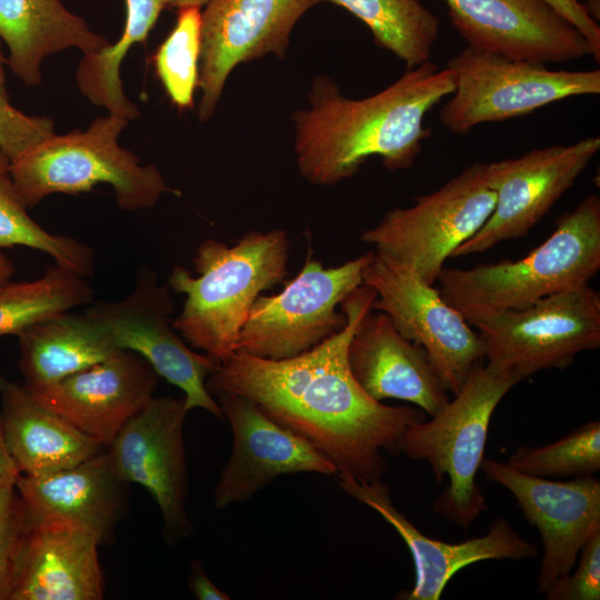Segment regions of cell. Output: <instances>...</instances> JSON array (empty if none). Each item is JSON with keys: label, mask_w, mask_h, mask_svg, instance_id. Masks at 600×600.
I'll use <instances>...</instances> for the list:
<instances>
[{"label": "cell", "mask_w": 600, "mask_h": 600, "mask_svg": "<svg viewBox=\"0 0 600 600\" xmlns=\"http://www.w3.org/2000/svg\"><path fill=\"white\" fill-rule=\"evenodd\" d=\"M374 251L324 268L308 257L281 292L259 296L238 338L237 351L270 360L302 354L339 332L347 322L338 306L363 284Z\"/></svg>", "instance_id": "30bf717a"}, {"label": "cell", "mask_w": 600, "mask_h": 600, "mask_svg": "<svg viewBox=\"0 0 600 600\" xmlns=\"http://www.w3.org/2000/svg\"><path fill=\"white\" fill-rule=\"evenodd\" d=\"M522 380L488 363L477 366L453 400L431 419L410 426L399 441V453L429 463L434 479L449 484L436 499L433 511L456 526L469 528L487 510L476 482L491 417L501 399Z\"/></svg>", "instance_id": "5b68a950"}, {"label": "cell", "mask_w": 600, "mask_h": 600, "mask_svg": "<svg viewBox=\"0 0 600 600\" xmlns=\"http://www.w3.org/2000/svg\"><path fill=\"white\" fill-rule=\"evenodd\" d=\"M0 402L4 446L20 474L56 472L107 448L42 406L23 384L3 374Z\"/></svg>", "instance_id": "cb8c5ba5"}, {"label": "cell", "mask_w": 600, "mask_h": 600, "mask_svg": "<svg viewBox=\"0 0 600 600\" xmlns=\"http://www.w3.org/2000/svg\"><path fill=\"white\" fill-rule=\"evenodd\" d=\"M157 377L141 356L122 349L57 383L27 390L47 409L108 447L153 397Z\"/></svg>", "instance_id": "ffe728a7"}, {"label": "cell", "mask_w": 600, "mask_h": 600, "mask_svg": "<svg viewBox=\"0 0 600 600\" xmlns=\"http://www.w3.org/2000/svg\"><path fill=\"white\" fill-rule=\"evenodd\" d=\"M170 291L168 283H159L154 270L143 266L128 297L96 303L84 313L109 331L119 349L141 356L158 376L181 389L189 411L200 408L223 420L219 403L206 386L219 363L191 350L173 329Z\"/></svg>", "instance_id": "7c38bea8"}, {"label": "cell", "mask_w": 600, "mask_h": 600, "mask_svg": "<svg viewBox=\"0 0 600 600\" xmlns=\"http://www.w3.org/2000/svg\"><path fill=\"white\" fill-rule=\"evenodd\" d=\"M350 371L373 400L398 399L416 404L430 417L448 401V391L422 347L406 339L389 317L369 312L348 347Z\"/></svg>", "instance_id": "603a6c76"}, {"label": "cell", "mask_w": 600, "mask_h": 600, "mask_svg": "<svg viewBox=\"0 0 600 600\" xmlns=\"http://www.w3.org/2000/svg\"><path fill=\"white\" fill-rule=\"evenodd\" d=\"M494 203L487 163L476 162L412 206L388 211L360 239L434 284L446 260L484 224Z\"/></svg>", "instance_id": "9c48e42d"}, {"label": "cell", "mask_w": 600, "mask_h": 600, "mask_svg": "<svg viewBox=\"0 0 600 600\" xmlns=\"http://www.w3.org/2000/svg\"><path fill=\"white\" fill-rule=\"evenodd\" d=\"M18 474H19V471L17 470L14 462L12 461L4 446L1 421H0V481L8 477L18 476Z\"/></svg>", "instance_id": "8d00e7d4"}, {"label": "cell", "mask_w": 600, "mask_h": 600, "mask_svg": "<svg viewBox=\"0 0 600 600\" xmlns=\"http://www.w3.org/2000/svg\"><path fill=\"white\" fill-rule=\"evenodd\" d=\"M336 477L347 494L378 512L408 547L414 564V584L397 599L438 600L451 578L469 564L484 560H522L538 553V548L521 538L503 518L494 519L481 537L458 543L432 539L394 506L391 489L381 479L366 480L348 472H338Z\"/></svg>", "instance_id": "ac0fdd59"}, {"label": "cell", "mask_w": 600, "mask_h": 600, "mask_svg": "<svg viewBox=\"0 0 600 600\" xmlns=\"http://www.w3.org/2000/svg\"><path fill=\"white\" fill-rule=\"evenodd\" d=\"M478 330L488 364L521 380L564 369L600 347V293L588 284L542 298L518 310L463 316Z\"/></svg>", "instance_id": "ba28073f"}, {"label": "cell", "mask_w": 600, "mask_h": 600, "mask_svg": "<svg viewBox=\"0 0 600 600\" xmlns=\"http://www.w3.org/2000/svg\"><path fill=\"white\" fill-rule=\"evenodd\" d=\"M363 284L377 297L372 309L386 313L406 339L423 348L446 390L458 393L486 359L478 331L414 270L374 251Z\"/></svg>", "instance_id": "8fae6325"}, {"label": "cell", "mask_w": 600, "mask_h": 600, "mask_svg": "<svg viewBox=\"0 0 600 600\" xmlns=\"http://www.w3.org/2000/svg\"><path fill=\"white\" fill-rule=\"evenodd\" d=\"M600 270V198L584 197L556 220L553 232L518 260L443 268V300L462 316L523 309L568 289L588 284Z\"/></svg>", "instance_id": "277c9868"}, {"label": "cell", "mask_w": 600, "mask_h": 600, "mask_svg": "<svg viewBox=\"0 0 600 600\" xmlns=\"http://www.w3.org/2000/svg\"><path fill=\"white\" fill-rule=\"evenodd\" d=\"M376 297L366 284L352 291L340 304L346 326L302 354L270 360L233 352L207 378V389L252 400L324 453L338 472L381 479L388 470L382 451L399 453L404 431L427 414L373 400L350 371L349 342Z\"/></svg>", "instance_id": "6da1fadb"}, {"label": "cell", "mask_w": 600, "mask_h": 600, "mask_svg": "<svg viewBox=\"0 0 600 600\" xmlns=\"http://www.w3.org/2000/svg\"><path fill=\"white\" fill-rule=\"evenodd\" d=\"M454 90L440 111V122L466 134L487 122L530 114L577 96L600 93V70H551L547 64L510 59L467 47L447 63Z\"/></svg>", "instance_id": "52a82bcc"}, {"label": "cell", "mask_w": 600, "mask_h": 600, "mask_svg": "<svg viewBox=\"0 0 600 600\" xmlns=\"http://www.w3.org/2000/svg\"><path fill=\"white\" fill-rule=\"evenodd\" d=\"M208 0H166V6L170 8L202 7Z\"/></svg>", "instance_id": "ab89813d"}, {"label": "cell", "mask_w": 600, "mask_h": 600, "mask_svg": "<svg viewBox=\"0 0 600 600\" xmlns=\"http://www.w3.org/2000/svg\"><path fill=\"white\" fill-rule=\"evenodd\" d=\"M216 396L233 437L231 456L214 490L217 509L250 499L279 476L338 474L324 453L276 422L252 400L229 392Z\"/></svg>", "instance_id": "e0dca14e"}, {"label": "cell", "mask_w": 600, "mask_h": 600, "mask_svg": "<svg viewBox=\"0 0 600 600\" xmlns=\"http://www.w3.org/2000/svg\"><path fill=\"white\" fill-rule=\"evenodd\" d=\"M18 476L0 481V600H9L16 559L29 524L16 487Z\"/></svg>", "instance_id": "1f68e13d"}, {"label": "cell", "mask_w": 600, "mask_h": 600, "mask_svg": "<svg viewBox=\"0 0 600 600\" xmlns=\"http://www.w3.org/2000/svg\"><path fill=\"white\" fill-rule=\"evenodd\" d=\"M289 239L282 229L252 230L234 244L209 238L197 249L198 276L173 267L168 284L186 300L172 320L173 329L191 347L218 363L237 351L239 333L264 290L287 277Z\"/></svg>", "instance_id": "3957f363"}, {"label": "cell", "mask_w": 600, "mask_h": 600, "mask_svg": "<svg viewBox=\"0 0 600 600\" xmlns=\"http://www.w3.org/2000/svg\"><path fill=\"white\" fill-rule=\"evenodd\" d=\"M453 90L451 70L430 61L364 99H349L329 77H317L309 107L292 116L301 176L330 187L353 177L370 157L391 171L412 167L431 133L423 126L427 113Z\"/></svg>", "instance_id": "7a4b0ae2"}, {"label": "cell", "mask_w": 600, "mask_h": 600, "mask_svg": "<svg viewBox=\"0 0 600 600\" xmlns=\"http://www.w3.org/2000/svg\"><path fill=\"white\" fill-rule=\"evenodd\" d=\"M14 272V264L0 248V289L11 282Z\"/></svg>", "instance_id": "74e56055"}, {"label": "cell", "mask_w": 600, "mask_h": 600, "mask_svg": "<svg viewBox=\"0 0 600 600\" xmlns=\"http://www.w3.org/2000/svg\"><path fill=\"white\" fill-rule=\"evenodd\" d=\"M201 11L179 9L176 26L154 54L156 72L170 100L180 110L192 108L199 81Z\"/></svg>", "instance_id": "4dcf8cb0"}, {"label": "cell", "mask_w": 600, "mask_h": 600, "mask_svg": "<svg viewBox=\"0 0 600 600\" xmlns=\"http://www.w3.org/2000/svg\"><path fill=\"white\" fill-rule=\"evenodd\" d=\"M574 572L557 581L544 594L548 600L600 599V530L593 533L579 553Z\"/></svg>", "instance_id": "836d02e7"}, {"label": "cell", "mask_w": 600, "mask_h": 600, "mask_svg": "<svg viewBox=\"0 0 600 600\" xmlns=\"http://www.w3.org/2000/svg\"><path fill=\"white\" fill-rule=\"evenodd\" d=\"M468 47L544 64L592 57L587 39L546 0H444Z\"/></svg>", "instance_id": "d6986e66"}, {"label": "cell", "mask_w": 600, "mask_h": 600, "mask_svg": "<svg viewBox=\"0 0 600 600\" xmlns=\"http://www.w3.org/2000/svg\"><path fill=\"white\" fill-rule=\"evenodd\" d=\"M128 482L107 448L80 463L41 476L20 474L16 487L29 522L61 521L111 543L127 504Z\"/></svg>", "instance_id": "44dd1931"}, {"label": "cell", "mask_w": 600, "mask_h": 600, "mask_svg": "<svg viewBox=\"0 0 600 600\" xmlns=\"http://www.w3.org/2000/svg\"><path fill=\"white\" fill-rule=\"evenodd\" d=\"M589 42L594 61H600V26L584 10L580 0H546Z\"/></svg>", "instance_id": "e575fe53"}, {"label": "cell", "mask_w": 600, "mask_h": 600, "mask_svg": "<svg viewBox=\"0 0 600 600\" xmlns=\"http://www.w3.org/2000/svg\"><path fill=\"white\" fill-rule=\"evenodd\" d=\"M24 387L39 390L101 362L119 349L109 331L88 317L62 312L18 334Z\"/></svg>", "instance_id": "484cf974"}, {"label": "cell", "mask_w": 600, "mask_h": 600, "mask_svg": "<svg viewBox=\"0 0 600 600\" xmlns=\"http://www.w3.org/2000/svg\"><path fill=\"white\" fill-rule=\"evenodd\" d=\"M189 573V588L198 600H230L231 597L220 590L207 576L203 566L191 560Z\"/></svg>", "instance_id": "d590c367"}, {"label": "cell", "mask_w": 600, "mask_h": 600, "mask_svg": "<svg viewBox=\"0 0 600 600\" xmlns=\"http://www.w3.org/2000/svg\"><path fill=\"white\" fill-rule=\"evenodd\" d=\"M581 4L583 6L587 13L599 23L600 21V0H582Z\"/></svg>", "instance_id": "f35d334b"}, {"label": "cell", "mask_w": 600, "mask_h": 600, "mask_svg": "<svg viewBox=\"0 0 600 600\" xmlns=\"http://www.w3.org/2000/svg\"><path fill=\"white\" fill-rule=\"evenodd\" d=\"M10 164L11 160L0 148V248H32L51 256L59 266L82 277H92L93 249L71 237L48 232L28 214L16 189Z\"/></svg>", "instance_id": "f1b7e54d"}, {"label": "cell", "mask_w": 600, "mask_h": 600, "mask_svg": "<svg viewBox=\"0 0 600 600\" xmlns=\"http://www.w3.org/2000/svg\"><path fill=\"white\" fill-rule=\"evenodd\" d=\"M92 294L88 278L57 263L33 281L9 282L0 289V337L18 336L39 321L87 304Z\"/></svg>", "instance_id": "83f0119b"}, {"label": "cell", "mask_w": 600, "mask_h": 600, "mask_svg": "<svg viewBox=\"0 0 600 600\" xmlns=\"http://www.w3.org/2000/svg\"><path fill=\"white\" fill-rule=\"evenodd\" d=\"M128 120L99 117L87 130L54 133L11 161L18 194L32 208L53 193L89 192L100 183L112 187L118 206L126 211L153 207L171 191L153 164L139 159L118 143Z\"/></svg>", "instance_id": "8992f818"}, {"label": "cell", "mask_w": 600, "mask_h": 600, "mask_svg": "<svg viewBox=\"0 0 600 600\" xmlns=\"http://www.w3.org/2000/svg\"><path fill=\"white\" fill-rule=\"evenodd\" d=\"M318 0H208L201 12L198 118L214 112L233 69L243 62L286 56L291 32Z\"/></svg>", "instance_id": "9a60e30c"}, {"label": "cell", "mask_w": 600, "mask_h": 600, "mask_svg": "<svg viewBox=\"0 0 600 600\" xmlns=\"http://www.w3.org/2000/svg\"><path fill=\"white\" fill-rule=\"evenodd\" d=\"M99 542L61 521L29 522L16 559L9 600H101Z\"/></svg>", "instance_id": "7402d4cb"}, {"label": "cell", "mask_w": 600, "mask_h": 600, "mask_svg": "<svg viewBox=\"0 0 600 600\" xmlns=\"http://www.w3.org/2000/svg\"><path fill=\"white\" fill-rule=\"evenodd\" d=\"M506 464L540 478L593 476L600 471V421L581 424L546 446L519 447Z\"/></svg>", "instance_id": "f546056e"}, {"label": "cell", "mask_w": 600, "mask_h": 600, "mask_svg": "<svg viewBox=\"0 0 600 600\" xmlns=\"http://www.w3.org/2000/svg\"><path fill=\"white\" fill-rule=\"evenodd\" d=\"M188 412L184 396H153L107 447L122 479L143 487L157 502L168 542H177L193 530L186 507L183 426Z\"/></svg>", "instance_id": "5bb4252c"}, {"label": "cell", "mask_w": 600, "mask_h": 600, "mask_svg": "<svg viewBox=\"0 0 600 600\" xmlns=\"http://www.w3.org/2000/svg\"><path fill=\"white\" fill-rule=\"evenodd\" d=\"M347 9L372 33L374 42L408 69L430 61L439 18L419 0H318Z\"/></svg>", "instance_id": "4316f807"}, {"label": "cell", "mask_w": 600, "mask_h": 600, "mask_svg": "<svg viewBox=\"0 0 600 600\" xmlns=\"http://www.w3.org/2000/svg\"><path fill=\"white\" fill-rule=\"evenodd\" d=\"M480 469L511 492L523 518L538 529L543 556L537 589L546 593L572 571L583 544L600 530V481L593 476L549 480L493 459H483Z\"/></svg>", "instance_id": "2e32d148"}, {"label": "cell", "mask_w": 600, "mask_h": 600, "mask_svg": "<svg viewBox=\"0 0 600 600\" xmlns=\"http://www.w3.org/2000/svg\"><path fill=\"white\" fill-rule=\"evenodd\" d=\"M599 150L600 138L592 136L487 163L488 183L496 194L493 211L451 258L484 252L527 236L574 184Z\"/></svg>", "instance_id": "4fadbf2b"}, {"label": "cell", "mask_w": 600, "mask_h": 600, "mask_svg": "<svg viewBox=\"0 0 600 600\" xmlns=\"http://www.w3.org/2000/svg\"><path fill=\"white\" fill-rule=\"evenodd\" d=\"M0 38L7 64L27 86L42 82L41 64L50 54L77 48L89 56L110 44L59 0H0Z\"/></svg>", "instance_id": "d4e9b609"}, {"label": "cell", "mask_w": 600, "mask_h": 600, "mask_svg": "<svg viewBox=\"0 0 600 600\" xmlns=\"http://www.w3.org/2000/svg\"><path fill=\"white\" fill-rule=\"evenodd\" d=\"M4 64H7V58H4L0 48V70L1 71H4Z\"/></svg>", "instance_id": "60d3db41"}, {"label": "cell", "mask_w": 600, "mask_h": 600, "mask_svg": "<svg viewBox=\"0 0 600 600\" xmlns=\"http://www.w3.org/2000/svg\"><path fill=\"white\" fill-rule=\"evenodd\" d=\"M53 133L52 119L28 116L11 104L0 70V148L7 157L13 161Z\"/></svg>", "instance_id": "d6a6232c"}]
</instances>
